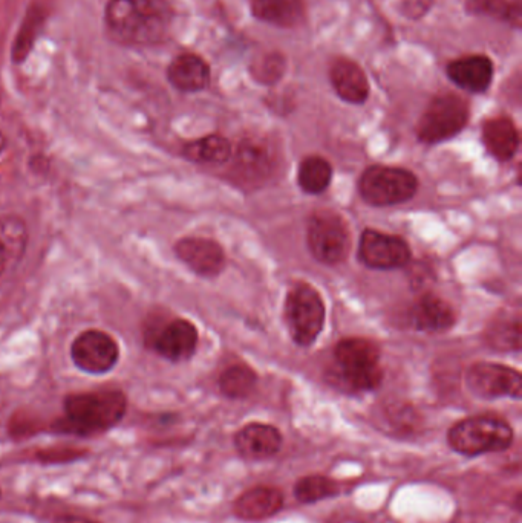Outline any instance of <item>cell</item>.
<instances>
[{
    "mask_svg": "<svg viewBox=\"0 0 522 523\" xmlns=\"http://www.w3.org/2000/svg\"><path fill=\"white\" fill-rule=\"evenodd\" d=\"M493 62L484 54H470L449 63L447 77L454 85L472 94H483L492 85Z\"/></svg>",
    "mask_w": 522,
    "mask_h": 523,
    "instance_id": "14",
    "label": "cell"
},
{
    "mask_svg": "<svg viewBox=\"0 0 522 523\" xmlns=\"http://www.w3.org/2000/svg\"><path fill=\"white\" fill-rule=\"evenodd\" d=\"M330 82L346 103L362 104L368 100V77L354 60L337 59L330 68Z\"/></svg>",
    "mask_w": 522,
    "mask_h": 523,
    "instance_id": "17",
    "label": "cell"
},
{
    "mask_svg": "<svg viewBox=\"0 0 522 523\" xmlns=\"http://www.w3.org/2000/svg\"><path fill=\"white\" fill-rule=\"evenodd\" d=\"M411 317L412 325L420 331L426 332L447 331L455 323V312L452 306L432 294H426L415 303Z\"/></svg>",
    "mask_w": 522,
    "mask_h": 523,
    "instance_id": "19",
    "label": "cell"
},
{
    "mask_svg": "<svg viewBox=\"0 0 522 523\" xmlns=\"http://www.w3.org/2000/svg\"><path fill=\"white\" fill-rule=\"evenodd\" d=\"M184 156L193 163L222 164L232 156V144L221 135H209L200 140L187 143L183 149Z\"/></svg>",
    "mask_w": 522,
    "mask_h": 523,
    "instance_id": "24",
    "label": "cell"
},
{
    "mask_svg": "<svg viewBox=\"0 0 522 523\" xmlns=\"http://www.w3.org/2000/svg\"><path fill=\"white\" fill-rule=\"evenodd\" d=\"M28 245V228L16 215L0 216V276L22 262Z\"/></svg>",
    "mask_w": 522,
    "mask_h": 523,
    "instance_id": "18",
    "label": "cell"
},
{
    "mask_svg": "<svg viewBox=\"0 0 522 523\" xmlns=\"http://www.w3.org/2000/svg\"><path fill=\"white\" fill-rule=\"evenodd\" d=\"M360 260L374 270H394L411 260V248L399 236L366 230L360 239Z\"/></svg>",
    "mask_w": 522,
    "mask_h": 523,
    "instance_id": "10",
    "label": "cell"
},
{
    "mask_svg": "<svg viewBox=\"0 0 522 523\" xmlns=\"http://www.w3.org/2000/svg\"><path fill=\"white\" fill-rule=\"evenodd\" d=\"M56 523H97V522H92V520L85 519V517L66 516V517H60V519L57 520Z\"/></svg>",
    "mask_w": 522,
    "mask_h": 523,
    "instance_id": "30",
    "label": "cell"
},
{
    "mask_svg": "<svg viewBox=\"0 0 522 523\" xmlns=\"http://www.w3.org/2000/svg\"><path fill=\"white\" fill-rule=\"evenodd\" d=\"M170 10L161 0H109L105 25L115 42L128 46L157 45L166 39Z\"/></svg>",
    "mask_w": 522,
    "mask_h": 523,
    "instance_id": "1",
    "label": "cell"
},
{
    "mask_svg": "<svg viewBox=\"0 0 522 523\" xmlns=\"http://www.w3.org/2000/svg\"><path fill=\"white\" fill-rule=\"evenodd\" d=\"M65 416L54 430L68 435L91 436L117 426L128 410V398L121 390H95L66 397Z\"/></svg>",
    "mask_w": 522,
    "mask_h": 523,
    "instance_id": "2",
    "label": "cell"
},
{
    "mask_svg": "<svg viewBox=\"0 0 522 523\" xmlns=\"http://www.w3.org/2000/svg\"><path fill=\"white\" fill-rule=\"evenodd\" d=\"M7 146H8L7 137H5V135L2 134V132H0V155H2V153L5 152V149H7Z\"/></svg>",
    "mask_w": 522,
    "mask_h": 523,
    "instance_id": "31",
    "label": "cell"
},
{
    "mask_svg": "<svg viewBox=\"0 0 522 523\" xmlns=\"http://www.w3.org/2000/svg\"><path fill=\"white\" fill-rule=\"evenodd\" d=\"M467 387L480 398H515L522 395V378L515 369L503 364L477 363L467 372Z\"/></svg>",
    "mask_w": 522,
    "mask_h": 523,
    "instance_id": "9",
    "label": "cell"
},
{
    "mask_svg": "<svg viewBox=\"0 0 522 523\" xmlns=\"http://www.w3.org/2000/svg\"><path fill=\"white\" fill-rule=\"evenodd\" d=\"M284 504V493L279 488L259 485L236 498L233 513L245 522H261L281 513Z\"/></svg>",
    "mask_w": 522,
    "mask_h": 523,
    "instance_id": "15",
    "label": "cell"
},
{
    "mask_svg": "<svg viewBox=\"0 0 522 523\" xmlns=\"http://www.w3.org/2000/svg\"><path fill=\"white\" fill-rule=\"evenodd\" d=\"M470 117L469 101L455 92L437 95L417 124L420 141L441 143L460 134Z\"/></svg>",
    "mask_w": 522,
    "mask_h": 523,
    "instance_id": "4",
    "label": "cell"
},
{
    "mask_svg": "<svg viewBox=\"0 0 522 523\" xmlns=\"http://www.w3.org/2000/svg\"><path fill=\"white\" fill-rule=\"evenodd\" d=\"M285 316L294 342L299 346L313 345L325 323L322 297L307 283L293 286L285 300Z\"/></svg>",
    "mask_w": 522,
    "mask_h": 523,
    "instance_id": "5",
    "label": "cell"
},
{
    "mask_svg": "<svg viewBox=\"0 0 522 523\" xmlns=\"http://www.w3.org/2000/svg\"><path fill=\"white\" fill-rule=\"evenodd\" d=\"M418 181L414 173L397 167L372 166L359 182L362 198L377 207L403 204L415 195Z\"/></svg>",
    "mask_w": 522,
    "mask_h": 523,
    "instance_id": "6",
    "label": "cell"
},
{
    "mask_svg": "<svg viewBox=\"0 0 522 523\" xmlns=\"http://www.w3.org/2000/svg\"><path fill=\"white\" fill-rule=\"evenodd\" d=\"M334 355L340 371H365L379 366L380 349L366 338H346L336 346Z\"/></svg>",
    "mask_w": 522,
    "mask_h": 523,
    "instance_id": "20",
    "label": "cell"
},
{
    "mask_svg": "<svg viewBox=\"0 0 522 523\" xmlns=\"http://www.w3.org/2000/svg\"><path fill=\"white\" fill-rule=\"evenodd\" d=\"M515 439L512 426L493 415L470 416L458 421L447 432V444L455 453L467 458L501 453L510 449Z\"/></svg>",
    "mask_w": 522,
    "mask_h": 523,
    "instance_id": "3",
    "label": "cell"
},
{
    "mask_svg": "<svg viewBox=\"0 0 522 523\" xmlns=\"http://www.w3.org/2000/svg\"><path fill=\"white\" fill-rule=\"evenodd\" d=\"M293 493L294 498L301 504H317L339 496L340 484L330 476L308 475L296 482Z\"/></svg>",
    "mask_w": 522,
    "mask_h": 523,
    "instance_id": "26",
    "label": "cell"
},
{
    "mask_svg": "<svg viewBox=\"0 0 522 523\" xmlns=\"http://www.w3.org/2000/svg\"><path fill=\"white\" fill-rule=\"evenodd\" d=\"M233 444L247 461H264L281 452L284 436L271 424L250 423L236 433Z\"/></svg>",
    "mask_w": 522,
    "mask_h": 523,
    "instance_id": "13",
    "label": "cell"
},
{
    "mask_svg": "<svg viewBox=\"0 0 522 523\" xmlns=\"http://www.w3.org/2000/svg\"><path fill=\"white\" fill-rule=\"evenodd\" d=\"M487 340L496 349L518 351L521 346V322L519 317H500L487 331Z\"/></svg>",
    "mask_w": 522,
    "mask_h": 523,
    "instance_id": "29",
    "label": "cell"
},
{
    "mask_svg": "<svg viewBox=\"0 0 522 523\" xmlns=\"http://www.w3.org/2000/svg\"><path fill=\"white\" fill-rule=\"evenodd\" d=\"M483 141L496 160H510L518 150V129L510 118H490L483 126Z\"/></svg>",
    "mask_w": 522,
    "mask_h": 523,
    "instance_id": "21",
    "label": "cell"
},
{
    "mask_svg": "<svg viewBox=\"0 0 522 523\" xmlns=\"http://www.w3.org/2000/svg\"><path fill=\"white\" fill-rule=\"evenodd\" d=\"M151 346L160 357L173 363L189 360L198 346V329L189 320H170L152 337Z\"/></svg>",
    "mask_w": 522,
    "mask_h": 523,
    "instance_id": "11",
    "label": "cell"
},
{
    "mask_svg": "<svg viewBox=\"0 0 522 523\" xmlns=\"http://www.w3.org/2000/svg\"><path fill=\"white\" fill-rule=\"evenodd\" d=\"M212 71L209 63L193 52H183L167 66V80L180 92L193 94L209 88Z\"/></svg>",
    "mask_w": 522,
    "mask_h": 523,
    "instance_id": "16",
    "label": "cell"
},
{
    "mask_svg": "<svg viewBox=\"0 0 522 523\" xmlns=\"http://www.w3.org/2000/svg\"><path fill=\"white\" fill-rule=\"evenodd\" d=\"M466 10L475 16L504 20L516 28L521 26V0H467Z\"/></svg>",
    "mask_w": 522,
    "mask_h": 523,
    "instance_id": "27",
    "label": "cell"
},
{
    "mask_svg": "<svg viewBox=\"0 0 522 523\" xmlns=\"http://www.w3.org/2000/svg\"><path fill=\"white\" fill-rule=\"evenodd\" d=\"M308 247L320 264H342L351 250L348 224L337 213L317 212L308 224Z\"/></svg>",
    "mask_w": 522,
    "mask_h": 523,
    "instance_id": "7",
    "label": "cell"
},
{
    "mask_svg": "<svg viewBox=\"0 0 522 523\" xmlns=\"http://www.w3.org/2000/svg\"><path fill=\"white\" fill-rule=\"evenodd\" d=\"M252 14L261 22L293 28L304 20V0H252Z\"/></svg>",
    "mask_w": 522,
    "mask_h": 523,
    "instance_id": "22",
    "label": "cell"
},
{
    "mask_svg": "<svg viewBox=\"0 0 522 523\" xmlns=\"http://www.w3.org/2000/svg\"><path fill=\"white\" fill-rule=\"evenodd\" d=\"M71 358L85 374L105 375L117 366L120 346L108 332L88 329L72 342Z\"/></svg>",
    "mask_w": 522,
    "mask_h": 523,
    "instance_id": "8",
    "label": "cell"
},
{
    "mask_svg": "<svg viewBox=\"0 0 522 523\" xmlns=\"http://www.w3.org/2000/svg\"><path fill=\"white\" fill-rule=\"evenodd\" d=\"M256 378L255 371L244 366V364H235L232 368L226 369L219 377V389L222 394L232 400L248 397L255 389Z\"/></svg>",
    "mask_w": 522,
    "mask_h": 523,
    "instance_id": "28",
    "label": "cell"
},
{
    "mask_svg": "<svg viewBox=\"0 0 522 523\" xmlns=\"http://www.w3.org/2000/svg\"><path fill=\"white\" fill-rule=\"evenodd\" d=\"M46 16H48V11L40 4H34L27 11L13 43V54H11L13 63L20 65L28 59L30 52L33 51L37 36L42 30V26L45 25Z\"/></svg>",
    "mask_w": 522,
    "mask_h": 523,
    "instance_id": "23",
    "label": "cell"
},
{
    "mask_svg": "<svg viewBox=\"0 0 522 523\" xmlns=\"http://www.w3.org/2000/svg\"><path fill=\"white\" fill-rule=\"evenodd\" d=\"M333 178V167L322 156H308L297 172V181L304 192L317 195L325 192Z\"/></svg>",
    "mask_w": 522,
    "mask_h": 523,
    "instance_id": "25",
    "label": "cell"
},
{
    "mask_svg": "<svg viewBox=\"0 0 522 523\" xmlns=\"http://www.w3.org/2000/svg\"><path fill=\"white\" fill-rule=\"evenodd\" d=\"M175 254L193 273L215 277L226 267L224 250L206 238H184L175 244Z\"/></svg>",
    "mask_w": 522,
    "mask_h": 523,
    "instance_id": "12",
    "label": "cell"
}]
</instances>
